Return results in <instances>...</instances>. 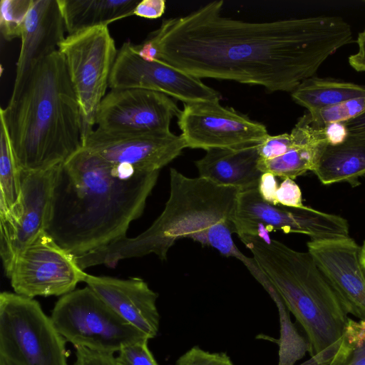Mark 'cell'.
Instances as JSON below:
<instances>
[{
  "mask_svg": "<svg viewBox=\"0 0 365 365\" xmlns=\"http://www.w3.org/2000/svg\"><path fill=\"white\" fill-rule=\"evenodd\" d=\"M222 0L184 16L164 19L145 41L160 61L197 78L292 92L352 41L349 24L336 16L249 22L221 15Z\"/></svg>",
  "mask_w": 365,
  "mask_h": 365,
  "instance_id": "obj_1",
  "label": "cell"
},
{
  "mask_svg": "<svg viewBox=\"0 0 365 365\" xmlns=\"http://www.w3.org/2000/svg\"><path fill=\"white\" fill-rule=\"evenodd\" d=\"M159 173L110 163L81 147L57 167L45 231L74 256L126 237Z\"/></svg>",
  "mask_w": 365,
  "mask_h": 365,
  "instance_id": "obj_2",
  "label": "cell"
},
{
  "mask_svg": "<svg viewBox=\"0 0 365 365\" xmlns=\"http://www.w3.org/2000/svg\"><path fill=\"white\" fill-rule=\"evenodd\" d=\"M240 190L218 185L201 177L189 178L170 170V195L154 222L139 235L125 237L103 247L76 256L85 269L99 264L115 267L124 259L154 254L165 260L169 250L182 239L210 246L222 255L240 260L257 281L264 276L253 257L235 245V215Z\"/></svg>",
  "mask_w": 365,
  "mask_h": 365,
  "instance_id": "obj_3",
  "label": "cell"
},
{
  "mask_svg": "<svg viewBox=\"0 0 365 365\" xmlns=\"http://www.w3.org/2000/svg\"><path fill=\"white\" fill-rule=\"evenodd\" d=\"M0 118L21 170L51 169L82 147L81 108L58 51L36 63L13 88Z\"/></svg>",
  "mask_w": 365,
  "mask_h": 365,
  "instance_id": "obj_4",
  "label": "cell"
},
{
  "mask_svg": "<svg viewBox=\"0 0 365 365\" xmlns=\"http://www.w3.org/2000/svg\"><path fill=\"white\" fill-rule=\"evenodd\" d=\"M238 237L304 329L311 356L341 338L348 314L308 252L295 250L264 234Z\"/></svg>",
  "mask_w": 365,
  "mask_h": 365,
  "instance_id": "obj_5",
  "label": "cell"
},
{
  "mask_svg": "<svg viewBox=\"0 0 365 365\" xmlns=\"http://www.w3.org/2000/svg\"><path fill=\"white\" fill-rule=\"evenodd\" d=\"M66 342L38 301L0 294V364L68 365Z\"/></svg>",
  "mask_w": 365,
  "mask_h": 365,
  "instance_id": "obj_6",
  "label": "cell"
},
{
  "mask_svg": "<svg viewBox=\"0 0 365 365\" xmlns=\"http://www.w3.org/2000/svg\"><path fill=\"white\" fill-rule=\"evenodd\" d=\"M51 318L58 331L75 348L114 354L130 344L149 339L88 286L61 296Z\"/></svg>",
  "mask_w": 365,
  "mask_h": 365,
  "instance_id": "obj_7",
  "label": "cell"
},
{
  "mask_svg": "<svg viewBox=\"0 0 365 365\" xmlns=\"http://www.w3.org/2000/svg\"><path fill=\"white\" fill-rule=\"evenodd\" d=\"M81 108L83 135L93 129L118 51L108 26L66 36L58 46Z\"/></svg>",
  "mask_w": 365,
  "mask_h": 365,
  "instance_id": "obj_8",
  "label": "cell"
},
{
  "mask_svg": "<svg viewBox=\"0 0 365 365\" xmlns=\"http://www.w3.org/2000/svg\"><path fill=\"white\" fill-rule=\"evenodd\" d=\"M235 227L238 237L259 235L262 230L304 234L315 241L349 236L344 217L304 205H274L263 198L258 188L240 192Z\"/></svg>",
  "mask_w": 365,
  "mask_h": 365,
  "instance_id": "obj_9",
  "label": "cell"
},
{
  "mask_svg": "<svg viewBox=\"0 0 365 365\" xmlns=\"http://www.w3.org/2000/svg\"><path fill=\"white\" fill-rule=\"evenodd\" d=\"M86 275L75 256L43 231L18 255L7 277L15 293L34 298L66 294Z\"/></svg>",
  "mask_w": 365,
  "mask_h": 365,
  "instance_id": "obj_10",
  "label": "cell"
},
{
  "mask_svg": "<svg viewBox=\"0 0 365 365\" xmlns=\"http://www.w3.org/2000/svg\"><path fill=\"white\" fill-rule=\"evenodd\" d=\"M220 100L184 103L178 125L186 148L237 149L258 145L269 135L264 124L222 106Z\"/></svg>",
  "mask_w": 365,
  "mask_h": 365,
  "instance_id": "obj_11",
  "label": "cell"
},
{
  "mask_svg": "<svg viewBox=\"0 0 365 365\" xmlns=\"http://www.w3.org/2000/svg\"><path fill=\"white\" fill-rule=\"evenodd\" d=\"M58 166L38 171L20 169L19 203L0 216V255L6 277L18 255L46 230Z\"/></svg>",
  "mask_w": 365,
  "mask_h": 365,
  "instance_id": "obj_12",
  "label": "cell"
},
{
  "mask_svg": "<svg viewBox=\"0 0 365 365\" xmlns=\"http://www.w3.org/2000/svg\"><path fill=\"white\" fill-rule=\"evenodd\" d=\"M110 89L141 88L158 91L183 103L220 99V93L192 76L160 61H148L125 42L118 51L108 82Z\"/></svg>",
  "mask_w": 365,
  "mask_h": 365,
  "instance_id": "obj_13",
  "label": "cell"
},
{
  "mask_svg": "<svg viewBox=\"0 0 365 365\" xmlns=\"http://www.w3.org/2000/svg\"><path fill=\"white\" fill-rule=\"evenodd\" d=\"M180 110L168 95L141 88L110 89L96 115V129L108 133L169 132Z\"/></svg>",
  "mask_w": 365,
  "mask_h": 365,
  "instance_id": "obj_14",
  "label": "cell"
},
{
  "mask_svg": "<svg viewBox=\"0 0 365 365\" xmlns=\"http://www.w3.org/2000/svg\"><path fill=\"white\" fill-rule=\"evenodd\" d=\"M82 147L110 163L150 173L179 156L186 145L171 131L123 134L91 129L83 133Z\"/></svg>",
  "mask_w": 365,
  "mask_h": 365,
  "instance_id": "obj_15",
  "label": "cell"
},
{
  "mask_svg": "<svg viewBox=\"0 0 365 365\" xmlns=\"http://www.w3.org/2000/svg\"><path fill=\"white\" fill-rule=\"evenodd\" d=\"M307 248L347 314L365 321V274L360 261V246L349 236L310 240Z\"/></svg>",
  "mask_w": 365,
  "mask_h": 365,
  "instance_id": "obj_16",
  "label": "cell"
},
{
  "mask_svg": "<svg viewBox=\"0 0 365 365\" xmlns=\"http://www.w3.org/2000/svg\"><path fill=\"white\" fill-rule=\"evenodd\" d=\"M84 282L116 314L149 339L156 336L160 315L158 293L141 278L126 279L87 274Z\"/></svg>",
  "mask_w": 365,
  "mask_h": 365,
  "instance_id": "obj_17",
  "label": "cell"
},
{
  "mask_svg": "<svg viewBox=\"0 0 365 365\" xmlns=\"http://www.w3.org/2000/svg\"><path fill=\"white\" fill-rule=\"evenodd\" d=\"M65 31L57 0H34L21 30L14 87L36 63L58 51Z\"/></svg>",
  "mask_w": 365,
  "mask_h": 365,
  "instance_id": "obj_18",
  "label": "cell"
},
{
  "mask_svg": "<svg viewBox=\"0 0 365 365\" xmlns=\"http://www.w3.org/2000/svg\"><path fill=\"white\" fill-rule=\"evenodd\" d=\"M257 145L237 148H214L195 162L199 177L240 192L258 188L264 173L259 169Z\"/></svg>",
  "mask_w": 365,
  "mask_h": 365,
  "instance_id": "obj_19",
  "label": "cell"
},
{
  "mask_svg": "<svg viewBox=\"0 0 365 365\" xmlns=\"http://www.w3.org/2000/svg\"><path fill=\"white\" fill-rule=\"evenodd\" d=\"M312 172L324 185H358L365 175V134L349 133L341 143L327 145Z\"/></svg>",
  "mask_w": 365,
  "mask_h": 365,
  "instance_id": "obj_20",
  "label": "cell"
},
{
  "mask_svg": "<svg viewBox=\"0 0 365 365\" xmlns=\"http://www.w3.org/2000/svg\"><path fill=\"white\" fill-rule=\"evenodd\" d=\"M138 0H57L68 36L133 15Z\"/></svg>",
  "mask_w": 365,
  "mask_h": 365,
  "instance_id": "obj_21",
  "label": "cell"
},
{
  "mask_svg": "<svg viewBox=\"0 0 365 365\" xmlns=\"http://www.w3.org/2000/svg\"><path fill=\"white\" fill-rule=\"evenodd\" d=\"M292 97L297 104L312 111L350 99L365 97V85L314 76L295 88L292 92Z\"/></svg>",
  "mask_w": 365,
  "mask_h": 365,
  "instance_id": "obj_22",
  "label": "cell"
},
{
  "mask_svg": "<svg viewBox=\"0 0 365 365\" xmlns=\"http://www.w3.org/2000/svg\"><path fill=\"white\" fill-rule=\"evenodd\" d=\"M327 145L326 140L319 139L297 145L275 158L259 159V169L262 173L294 180L308 171L314 170Z\"/></svg>",
  "mask_w": 365,
  "mask_h": 365,
  "instance_id": "obj_23",
  "label": "cell"
},
{
  "mask_svg": "<svg viewBox=\"0 0 365 365\" xmlns=\"http://www.w3.org/2000/svg\"><path fill=\"white\" fill-rule=\"evenodd\" d=\"M19 168L4 123L1 120L0 135V216L17 206L21 198Z\"/></svg>",
  "mask_w": 365,
  "mask_h": 365,
  "instance_id": "obj_24",
  "label": "cell"
},
{
  "mask_svg": "<svg viewBox=\"0 0 365 365\" xmlns=\"http://www.w3.org/2000/svg\"><path fill=\"white\" fill-rule=\"evenodd\" d=\"M269 296L277 307L279 319L280 337L277 340L279 346L277 365H294L307 352H309V343L291 321L289 311L277 291Z\"/></svg>",
  "mask_w": 365,
  "mask_h": 365,
  "instance_id": "obj_25",
  "label": "cell"
},
{
  "mask_svg": "<svg viewBox=\"0 0 365 365\" xmlns=\"http://www.w3.org/2000/svg\"><path fill=\"white\" fill-rule=\"evenodd\" d=\"M329 365H365V321L349 318L340 347Z\"/></svg>",
  "mask_w": 365,
  "mask_h": 365,
  "instance_id": "obj_26",
  "label": "cell"
},
{
  "mask_svg": "<svg viewBox=\"0 0 365 365\" xmlns=\"http://www.w3.org/2000/svg\"><path fill=\"white\" fill-rule=\"evenodd\" d=\"M365 110V97L350 99L307 113L311 125L322 128L335 123H346Z\"/></svg>",
  "mask_w": 365,
  "mask_h": 365,
  "instance_id": "obj_27",
  "label": "cell"
},
{
  "mask_svg": "<svg viewBox=\"0 0 365 365\" xmlns=\"http://www.w3.org/2000/svg\"><path fill=\"white\" fill-rule=\"evenodd\" d=\"M34 0H1L0 32L6 41L21 38V30Z\"/></svg>",
  "mask_w": 365,
  "mask_h": 365,
  "instance_id": "obj_28",
  "label": "cell"
},
{
  "mask_svg": "<svg viewBox=\"0 0 365 365\" xmlns=\"http://www.w3.org/2000/svg\"><path fill=\"white\" fill-rule=\"evenodd\" d=\"M149 339L130 344L118 351L116 360L120 365H158L148 348Z\"/></svg>",
  "mask_w": 365,
  "mask_h": 365,
  "instance_id": "obj_29",
  "label": "cell"
},
{
  "mask_svg": "<svg viewBox=\"0 0 365 365\" xmlns=\"http://www.w3.org/2000/svg\"><path fill=\"white\" fill-rule=\"evenodd\" d=\"M176 365H234L225 353H211L199 346H193L183 354Z\"/></svg>",
  "mask_w": 365,
  "mask_h": 365,
  "instance_id": "obj_30",
  "label": "cell"
},
{
  "mask_svg": "<svg viewBox=\"0 0 365 365\" xmlns=\"http://www.w3.org/2000/svg\"><path fill=\"white\" fill-rule=\"evenodd\" d=\"M272 204L293 207L304 206L301 190L294 180L283 179L275 191Z\"/></svg>",
  "mask_w": 365,
  "mask_h": 365,
  "instance_id": "obj_31",
  "label": "cell"
},
{
  "mask_svg": "<svg viewBox=\"0 0 365 365\" xmlns=\"http://www.w3.org/2000/svg\"><path fill=\"white\" fill-rule=\"evenodd\" d=\"M76 360L72 365H120L112 353L76 347Z\"/></svg>",
  "mask_w": 365,
  "mask_h": 365,
  "instance_id": "obj_32",
  "label": "cell"
},
{
  "mask_svg": "<svg viewBox=\"0 0 365 365\" xmlns=\"http://www.w3.org/2000/svg\"><path fill=\"white\" fill-rule=\"evenodd\" d=\"M165 10V0H143L140 1L135 7L133 15L145 19H155L161 17Z\"/></svg>",
  "mask_w": 365,
  "mask_h": 365,
  "instance_id": "obj_33",
  "label": "cell"
},
{
  "mask_svg": "<svg viewBox=\"0 0 365 365\" xmlns=\"http://www.w3.org/2000/svg\"><path fill=\"white\" fill-rule=\"evenodd\" d=\"M341 342V338L320 352L312 356L310 359L300 365H329L338 351Z\"/></svg>",
  "mask_w": 365,
  "mask_h": 365,
  "instance_id": "obj_34",
  "label": "cell"
},
{
  "mask_svg": "<svg viewBox=\"0 0 365 365\" xmlns=\"http://www.w3.org/2000/svg\"><path fill=\"white\" fill-rule=\"evenodd\" d=\"M323 128L328 145L340 144L345 140L349 135L344 123H331Z\"/></svg>",
  "mask_w": 365,
  "mask_h": 365,
  "instance_id": "obj_35",
  "label": "cell"
},
{
  "mask_svg": "<svg viewBox=\"0 0 365 365\" xmlns=\"http://www.w3.org/2000/svg\"><path fill=\"white\" fill-rule=\"evenodd\" d=\"M349 133L365 134V110L355 118L344 123Z\"/></svg>",
  "mask_w": 365,
  "mask_h": 365,
  "instance_id": "obj_36",
  "label": "cell"
},
{
  "mask_svg": "<svg viewBox=\"0 0 365 365\" xmlns=\"http://www.w3.org/2000/svg\"><path fill=\"white\" fill-rule=\"evenodd\" d=\"M349 63L356 71L365 72V57L356 53L349 57Z\"/></svg>",
  "mask_w": 365,
  "mask_h": 365,
  "instance_id": "obj_37",
  "label": "cell"
},
{
  "mask_svg": "<svg viewBox=\"0 0 365 365\" xmlns=\"http://www.w3.org/2000/svg\"><path fill=\"white\" fill-rule=\"evenodd\" d=\"M356 43L359 48L357 53L365 57V29L359 34Z\"/></svg>",
  "mask_w": 365,
  "mask_h": 365,
  "instance_id": "obj_38",
  "label": "cell"
},
{
  "mask_svg": "<svg viewBox=\"0 0 365 365\" xmlns=\"http://www.w3.org/2000/svg\"><path fill=\"white\" fill-rule=\"evenodd\" d=\"M360 261L365 274V240L363 244L360 246Z\"/></svg>",
  "mask_w": 365,
  "mask_h": 365,
  "instance_id": "obj_39",
  "label": "cell"
},
{
  "mask_svg": "<svg viewBox=\"0 0 365 365\" xmlns=\"http://www.w3.org/2000/svg\"><path fill=\"white\" fill-rule=\"evenodd\" d=\"M0 365H4V364H0Z\"/></svg>",
  "mask_w": 365,
  "mask_h": 365,
  "instance_id": "obj_40",
  "label": "cell"
}]
</instances>
